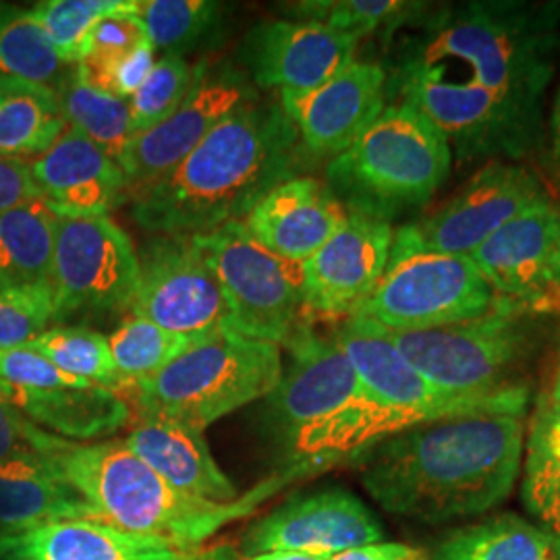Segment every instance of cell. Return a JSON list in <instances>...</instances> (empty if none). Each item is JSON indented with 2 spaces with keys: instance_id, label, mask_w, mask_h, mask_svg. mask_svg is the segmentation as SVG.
<instances>
[{
  "instance_id": "obj_1",
  "label": "cell",
  "mask_w": 560,
  "mask_h": 560,
  "mask_svg": "<svg viewBox=\"0 0 560 560\" xmlns=\"http://www.w3.org/2000/svg\"><path fill=\"white\" fill-rule=\"evenodd\" d=\"M525 416L425 421L368 448L360 478L384 511L446 523L509 499L523 465Z\"/></svg>"
},
{
  "instance_id": "obj_2",
  "label": "cell",
  "mask_w": 560,
  "mask_h": 560,
  "mask_svg": "<svg viewBox=\"0 0 560 560\" xmlns=\"http://www.w3.org/2000/svg\"><path fill=\"white\" fill-rule=\"evenodd\" d=\"M279 101L233 113L175 171L131 196V217L152 235L196 237L241 222L307 159Z\"/></svg>"
},
{
  "instance_id": "obj_3",
  "label": "cell",
  "mask_w": 560,
  "mask_h": 560,
  "mask_svg": "<svg viewBox=\"0 0 560 560\" xmlns=\"http://www.w3.org/2000/svg\"><path fill=\"white\" fill-rule=\"evenodd\" d=\"M293 361L266 397V425L289 460L314 471L358 459L420 421L376 399L330 337L301 322L287 340Z\"/></svg>"
},
{
  "instance_id": "obj_4",
  "label": "cell",
  "mask_w": 560,
  "mask_h": 560,
  "mask_svg": "<svg viewBox=\"0 0 560 560\" xmlns=\"http://www.w3.org/2000/svg\"><path fill=\"white\" fill-rule=\"evenodd\" d=\"M400 62L471 81L541 113L560 52L559 2L471 0L441 4L418 23Z\"/></svg>"
},
{
  "instance_id": "obj_5",
  "label": "cell",
  "mask_w": 560,
  "mask_h": 560,
  "mask_svg": "<svg viewBox=\"0 0 560 560\" xmlns=\"http://www.w3.org/2000/svg\"><path fill=\"white\" fill-rule=\"evenodd\" d=\"M48 460L98 520L194 548H201L229 523L256 513L261 502L295 478L314 474L310 467H284L237 501L210 502L173 488L122 441H67Z\"/></svg>"
},
{
  "instance_id": "obj_6",
  "label": "cell",
  "mask_w": 560,
  "mask_h": 560,
  "mask_svg": "<svg viewBox=\"0 0 560 560\" xmlns=\"http://www.w3.org/2000/svg\"><path fill=\"white\" fill-rule=\"evenodd\" d=\"M441 129L409 104H390L355 143L326 166L324 183L347 212L393 221L432 200L451 173Z\"/></svg>"
},
{
  "instance_id": "obj_7",
  "label": "cell",
  "mask_w": 560,
  "mask_h": 560,
  "mask_svg": "<svg viewBox=\"0 0 560 560\" xmlns=\"http://www.w3.org/2000/svg\"><path fill=\"white\" fill-rule=\"evenodd\" d=\"M282 376L280 347L235 330L198 340L154 378L131 386L140 418L203 430L241 407L266 399Z\"/></svg>"
},
{
  "instance_id": "obj_8",
  "label": "cell",
  "mask_w": 560,
  "mask_h": 560,
  "mask_svg": "<svg viewBox=\"0 0 560 560\" xmlns=\"http://www.w3.org/2000/svg\"><path fill=\"white\" fill-rule=\"evenodd\" d=\"M499 301L471 258L428 249L411 224L395 231L381 280L355 314L386 330H423L476 320Z\"/></svg>"
},
{
  "instance_id": "obj_9",
  "label": "cell",
  "mask_w": 560,
  "mask_h": 560,
  "mask_svg": "<svg viewBox=\"0 0 560 560\" xmlns=\"http://www.w3.org/2000/svg\"><path fill=\"white\" fill-rule=\"evenodd\" d=\"M421 376L455 395H492L525 386L515 376L534 349V322L515 303L476 320L423 330H386Z\"/></svg>"
},
{
  "instance_id": "obj_10",
  "label": "cell",
  "mask_w": 560,
  "mask_h": 560,
  "mask_svg": "<svg viewBox=\"0 0 560 560\" xmlns=\"http://www.w3.org/2000/svg\"><path fill=\"white\" fill-rule=\"evenodd\" d=\"M400 104L432 120L460 161L521 159L540 141L541 113L501 98L471 81L400 62Z\"/></svg>"
},
{
  "instance_id": "obj_11",
  "label": "cell",
  "mask_w": 560,
  "mask_h": 560,
  "mask_svg": "<svg viewBox=\"0 0 560 560\" xmlns=\"http://www.w3.org/2000/svg\"><path fill=\"white\" fill-rule=\"evenodd\" d=\"M194 240L221 282L233 330L287 345L301 324L303 264L266 249L243 222H229Z\"/></svg>"
},
{
  "instance_id": "obj_12",
  "label": "cell",
  "mask_w": 560,
  "mask_h": 560,
  "mask_svg": "<svg viewBox=\"0 0 560 560\" xmlns=\"http://www.w3.org/2000/svg\"><path fill=\"white\" fill-rule=\"evenodd\" d=\"M330 339L351 361L363 386L382 402L425 421L455 420L474 416H527L529 386L492 395H455L425 381L400 355L384 328L360 314L340 322Z\"/></svg>"
},
{
  "instance_id": "obj_13",
  "label": "cell",
  "mask_w": 560,
  "mask_h": 560,
  "mask_svg": "<svg viewBox=\"0 0 560 560\" xmlns=\"http://www.w3.org/2000/svg\"><path fill=\"white\" fill-rule=\"evenodd\" d=\"M138 258L129 314L189 340L233 330L221 282L194 237L154 235Z\"/></svg>"
},
{
  "instance_id": "obj_14",
  "label": "cell",
  "mask_w": 560,
  "mask_h": 560,
  "mask_svg": "<svg viewBox=\"0 0 560 560\" xmlns=\"http://www.w3.org/2000/svg\"><path fill=\"white\" fill-rule=\"evenodd\" d=\"M138 275V252L113 219L59 217L50 270L57 322L129 310Z\"/></svg>"
},
{
  "instance_id": "obj_15",
  "label": "cell",
  "mask_w": 560,
  "mask_h": 560,
  "mask_svg": "<svg viewBox=\"0 0 560 560\" xmlns=\"http://www.w3.org/2000/svg\"><path fill=\"white\" fill-rule=\"evenodd\" d=\"M258 98L256 85L235 65L210 67L200 60L198 78L179 108L131 141L122 162L129 196L175 171L222 120Z\"/></svg>"
},
{
  "instance_id": "obj_16",
  "label": "cell",
  "mask_w": 560,
  "mask_h": 560,
  "mask_svg": "<svg viewBox=\"0 0 560 560\" xmlns=\"http://www.w3.org/2000/svg\"><path fill=\"white\" fill-rule=\"evenodd\" d=\"M393 224L349 212L339 231L303 261L301 322H345L370 298L386 268Z\"/></svg>"
},
{
  "instance_id": "obj_17",
  "label": "cell",
  "mask_w": 560,
  "mask_h": 560,
  "mask_svg": "<svg viewBox=\"0 0 560 560\" xmlns=\"http://www.w3.org/2000/svg\"><path fill=\"white\" fill-rule=\"evenodd\" d=\"M546 198V189L529 168L490 161L457 196L413 226L428 249L469 258L506 222Z\"/></svg>"
},
{
  "instance_id": "obj_18",
  "label": "cell",
  "mask_w": 560,
  "mask_h": 560,
  "mask_svg": "<svg viewBox=\"0 0 560 560\" xmlns=\"http://www.w3.org/2000/svg\"><path fill=\"white\" fill-rule=\"evenodd\" d=\"M384 529L363 502L342 488L300 494L256 521L243 536L245 557L303 552L330 559L339 552L382 541Z\"/></svg>"
},
{
  "instance_id": "obj_19",
  "label": "cell",
  "mask_w": 560,
  "mask_h": 560,
  "mask_svg": "<svg viewBox=\"0 0 560 560\" xmlns=\"http://www.w3.org/2000/svg\"><path fill=\"white\" fill-rule=\"evenodd\" d=\"M358 44L316 21L268 20L249 30L240 60L256 88L303 94L349 67Z\"/></svg>"
},
{
  "instance_id": "obj_20",
  "label": "cell",
  "mask_w": 560,
  "mask_h": 560,
  "mask_svg": "<svg viewBox=\"0 0 560 560\" xmlns=\"http://www.w3.org/2000/svg\"><path fill=\"white\" fill-rule=\"evenodd\" d=\"M388 73L372 60H353L320 88L279 94L310 156L335 159L378 119L386 108Z\"/></svg>"
},
{
  "instance_id": "obj_21",
  "label": "cell",
  "mask_w": 560,
  "mask_h": 560,
  "mask_svg": "<svg viewBox=\"0 0 560 560\" xmlns=\"http://www.w3.org/2000/svg\"><path fill=\"white\" fill-rule=\"evenodd\" d=\"M559 229L560 210L546 198L506 222L469 258L499 300L534 312L548 287Z\"/></svg>"
},
{
  "instance_id": "obj_22",
  "label": "cell",
  "mask_w": 560,
  "mask_h": 560,
  "mask_svg": "<svg viewBox=\"0 0 560 560\" xmlns=\"http://www.w3.org/2000/svg\"><path fill=\"white\" fill-rule=\"evenodd\" d=\"M30 168L42 200L65 219L108 217L129 196L119 164L73 129H65Z\"/></svg>"
},
{
  "instance_id": "obj_23",
  "label": "cell",
  "mask_w": 560,
  "mask_h": 560,
  "mask_svg": "<svg viewBox=\"0 0 560 560\" xmlns=\"http://www.w3.org/2000/svg\"><path fill=\"white\" fill-rule=\"evenodd\" d=\"M349 217L330 187L314 177L284 180L243 219L245 229L280 258L303 264Z\"/></svg>"
},
{
  "instance_id": "obj_24",
  "label": "cell",
  "mask_w": 560,
  "mask_h": 560,
  "mask_svg": "<svg viewBox=\"0 0 560 560\" xmlns=\"http://www.w3.org/2000/svg\"><path fill=\"white\" fill-rule=\"evenodd\" d=\"M7 560H219L203 550L98 520L59 521L18 534Z\"/></svg>"
},
{
  "instance_id": "obj_25",
  "label": "cell",
  "mask_w": 560,
  "mask_h": 560,
  "mask_svg": "<svg viewBox=\"0 0 560 560\" xmlns=\"http://www.w3.org/2000/svg\"><path fill=\"white\" fill-rule=\"evenodd\" d=\"M122 442L183 494L210 502H233L241 497L212 457L203 430L140 418Z\"/></svg>"
},
{
  "instance_id": "obj_26",
  "label": "cell",
  "mask_w": 560,
  "mask_h": 560,
  "mask_svg": "<svg viewBox=\"0 0 560 560\" xmlns=\"http://www.w3.org/2000/svg\"><path fill=\"white\" fill-rule=\"evenodd\" d=\"M0 395L46 432L81 444L108 439L131 420L127 399L96 384L27 390L0 382Z\"/></svg>"
},
{
  "instance_id": "obj_27",
  "label": "cell",
  "mask_w": 560,
  "mask_h": 560,
  "mask_svg": "<svg viewBox=\"0 0 560 560\" xmlns=\"http://www.w3.org/2000/svg\"><path fill=\"white\" fill-rule=\"evenodd\" d=\"M73 520L98 517L60 478L48 457H18L0 463V529L23 534Z\"/></svg>"
},
{
  "instance_id": "obj_28",
  "label": "cell",
  "mask_w": 560,
  "mask_h": 560,
  "mask_svg": "<svg viewBox=\"0 0 560 560\" xmlns=\"http://www.w3.org/2000/svg\"><path fill=\"white\" fill-rule=\"evenodd\" d=\"M67 122L55 88L0 78V159L25 161L48 150Z\"/></svg>"
},
{
  "instance_id": "obj_29",
  "label": "cell",
  "mask_w": 560,
  "mask_h": 560,
  "mask_svg": "<svg viewBox=\"0 0 560 560\" xmlns=\"http://www.w3.org/2000/svg\"><path fill=\"white\" fill-rule=\"evenodd\" d=\"M59 214L44 200L0 214V289L50 284Z\"/></svg>"
},
{
  "instance_id": "obj_30",
  "label": "cell",
  "mask_w": 560,
  "mask_h": 560,
  "mask_svg": "<svg viewBox=\"0 0 560 560\" xmlns=\"http://www.w3.org/2000/svg\"><path fill=\"white\" fill-rule=\"evenodd\" d=\"M434 560H560V536L515 513L455 529Z\"/></svg>"
},
{
  "instance_id": "obj_31",
  "label": "cell",
  "mask_w": 560,
  "mask_h": 560,
  "mask_svg": "<svg viewBox=\"0 0 560 560\" xmlns=\"http://www.w3.org/2000/svg\"><path fill=\"white\" fill-rule=\"evenodd\" d=\"M57 94L67 129L96 143L122 168L131 141L136 140L129 101L90 83L75 65L60 80Z\"/></svg>"
},
{
  "instance_id": "obj_32",
  "label": "cell",
  "mask_w": 560,
  "mask_h": 560,
  "mask_svg": "<svg viewBox=\"0 0 560 560\" xmlns=\"http://www.w3.org/2000/svg\"><path fill=\"white\" fill-rule=\"evenodd\" d=\"M521 494L525 509L560 536V405L546 393L525 432Z\"/></svg>"
},
{
  "instance_id": "obj_33",
  "label": "cell",
  "mask_w": 560,
  "mask_h": 560,
  "mask_svg": "<svg viewBox=\"0 0 560 560\" xmlns=\"http://www.w3.org/2000/svg\"><path fill=\"white\" fill-rule=\"evenodd\" d=\"M430 9V2L409 0H305L289 4L287 13L360 42L365 36L393 34L402 25H416Z\"/></svg>"
},
{
  "instance_id": "obj_34",
  "label": "cell",
  "mask_w": 560,
  "mask_h": 560,
  "mask_svg": "<svg viewBox=\"0 0 560 560\" xmlns=\"http://www.w3.org/2000/svg\"><path fill=\"white\" fill-rule=\"evenodd\" d=\"M196 342L198 340L173 335L154 322L129 314L108 335L113 361L122 382L120 397L131 386L154 378Z\"/></svg>"
},
{
  "instance_id": "obj_35",
  "label": "cell",
  "mask_w": 560,
  "mask_h": 560,
  "mask_svg": "<svg viewBox=\"0 0 560 560\" xmlns=\"http://www.w3.org/2000/svg\"><path fill=\"white\" fill-rule=\"evenodd\" d=\"M136 15L154 50H162L164 57H183L214 34L221 25L222 4L212 0H138Z\"/></svg>"
},
{
  "instance_id": "obj_36",
  "label": "cell",
  "mask_w": 560,
  "mask_h": 560,
  "mask_svg": "<svg viewBox=\"0 0 560 560\" xmlns=\"http://www.w3.org/2000/svg\"><path fill=\"white\" fill-rule=\"evenodd\" d=\"M38 351L60 372L96 386L122 390L117 365L113 361L108 337L85 326H50L38 339L25 345Z\"/></svg>"
},
{
  "instance_id": "obj_37",
  "label": "cell",
  "mask_w": 560,
  "mask_h": 560,
  "mask_svg": "<svg viewBox=\"0 0 560 560\" xmlns=\"http://www.w3.org/2000/svg\"><path fill=\"white\" fill-rule=\"evenodd\" d=\"M67 71L30 11L0 4V78L36 81L57 90Z\"/></svg>"
},
{
  "instance_id": "obj_38",
  "label": "cell",
  "mask_w": 560,
  "mask_h": 560,
  "mask_svg": "<svg viewBox=\"0 0 560 560\" xmlns=\"http://www.w3.org/2000/svg\"><path fill=\"white\" fill-rule=\"evenodd\" d=\"M136 4L138 0H44L27 11L60 62L73 67L80 62L81 48L90 30L102 18L131 11Z\"/></svg>"
},
{
  "instance_id": "obj_39",
  "label": "cell",
  "mask_w": 560,
  "mask_h": 560,
  "mask_svg": "<svg viewBox=\"0 0 560 560\" xmlns=\"http://www.w3.org/2000/svg\"><path fill=\"white\" fill-rule=\"evenodd\" d=\"M196 78L198 62L191 65L177 55L156 59L150 75L129 101L136 138L168 119L179 108L180 102L187 98Z\"/></svg>"
},
{
  "instance_id": "obj_40",
  "label": "cell",
  "mask_w": 560,
  "mask_h": 560,
  "mask_svg": "<svg viewBox=\"0 0 560 560\" xmlns=\"http://www.w3.org/2000/svg\"><path fill=\"white\" fill-rule=\"evenodd\" d=\"M148 42L145 27L136 15V9L110 13L90 30L75 67L85 80H96L106 69L131 57Z\"/></svg>"
},
{
  "instance_id": "obj_41",
  "label": "cell",
  "mask_w": 560,
  "mask_h": 560,
  "mask_svg": "<svg viewBox=\"0 0 560 560\" xmlns=\"http://www.w3.org/2000/svg\"><path fill=\"white\" fill-rule=\"evenodd\" d=\"M57 322L50 284L0 289V351L25 347Z\"/></svg>"
},
{
  "instance_id": "obj_42",
  "label": "cell",
  "mask_w": 560,
  "mask_h": 560,
  "mask_svg": "<svg viewBox=\"0 0 560 560\" xmlns=\"http://www.w3.org/2000/svg\"><path fill=\"white\" fill-rule=\"evenodd\" d=\"M65 442L25 418L0 395V463L18 457H50Z\"/></svg>"
},
{
  "instance_id": "obj_43",
  "label": "cell",
  "mask_w": 560,
  "mask_h": 560,
  "mask_svg": "<svg viewBox=\"0 0 560 560\" xmlns=\"http://www.w3.org/2000/svg\"><path fill=\"white\" fill-rule=\"evenodd\" d=\"M0 382L18 388H27V390L90 386V382H83L60 372L55 363H50L30 347L0 351Z\"/></svg>"
},
{
  "instance_id": "obj_44",
  "label": "cell",
  "mask_w": 560,
  "mask_h": 560,
  "mask_svg": "<svg viewBox=\"0 0 560 560\" xmlns=\"http://www.w3.org/2000/svg\"><path fill=\"white\" fill-rule=\"evenodd\" d=\"M154 62H156V50L148 42L145 46H141L140 50H136L131 57L113 65L110 69H106L104 73H101L96 80H92L90 83H94L96 88H101L108 94L119 96L122 101H131L133 94L140 90L141 83L150 75Z\"/></svg>"
},
{
  "instance_id": "obj_45",
  "label": "cell",
  "mask_w": 560,
  "mask_h": 560,
  "mask_svg": "<svg viewBox=\"0 0 560 560\" xmlns=\"http://www.w3.org/2000/svg\"><path fill=\"white\" fill-rule=\"evenodd\" d=\"M34 200H42V194L32 177L30 161L0 159V214Z\"/></svg>"
},
{
  "instance_id": "obj_46",
  "label": "cell",
  "mask_w": 560,
  "mask_h": 560,
  "mask_svg": "<svg viewBox=\"0 0 560 560\" xmlns=\"http://www.w3.org/2000/svg\"><path fill=\"white\" fill-rule=\"evenodd\" d=\"M328 560H432L430 555L411 544L402 541H374L339 552Z\"/></svg>"
},
{
  "instance_id": "obj_47",
  "label": "cell",
  "mask_w": 560,
  "mask_h": 560,
  "mask_svg": "<svg viewBox=\"0 0 560 560\" xmlns=\"http://www.w3.org/2000/svg\"><path fill=\"white\" fill-rule=\"evenodd\" d=\"M534 312H557L560 314V229L557 247H555V258H552V268H550V279L546 293L541 298L540 303L536 305Z\"/></svg>"
},
{
  "instance_id": "obj_48",
  "label": "cell",
  "mask_w": 560,
  "mask_h": 560,
  "mask_svg": "<svg viewBox=\"0 0 560 560\" xmlns=\"http://www.w3.org/2000/svg\"><path fill=\"white\" fill-rule=\"evenodd\" d=\"M550 140H552V156L560 164V85L557 96L552 102V115H550Z\"/></svg>"
},
{
  "instance_id": "obj_49",
  "label": "cell",
  "mask_w": 560,
  "mask_h": 560,
  "mask_svg": "<svg viewBox=\"0 0 560 560\" xmlns=\"http://www.w3.org/2000/svg\"><path fill=\"white\" fill-rule=\"evenodd\" d=\"M245 560H328L324 557H314V555H303V552H261L247 557Z\"/></svg>"
},
{
  "instance_id": "obj_50",
  "label": "cell",
  "mask_w": 560,
  "mask_h": 560,
  "mask_svg": "<svg viewBox=\"0 0 560 560\" xmlns=\"http://www.w3.org/2000/svg\"><path fill=\"white\" fill-rule=\"evenodd\" d=\"M15 540H18V534L0 529V560H7V557L11 555Z\"/></svg>"
},
{
  "instance_id": "obj_51",
  "label": "cell",
  "mask_w": 560,
  "mask_h": 560,
  "mask_svg": "<svg viewBox=\"0 0 560 560\" xmlns=\"http://www.w3.org/2000/svg\"><path fill=\"white\" fill-rule=\"evenodd\" d=\"M548 399L552 402L560 405V340H559V358H557V368H555V376H552V384H550V390L546 393Z\"/></svg>"
}]
</instances>
